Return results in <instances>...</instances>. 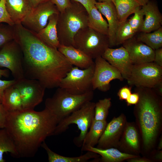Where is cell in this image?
<instances>
[{
  "mask_svg": "<svg viewBox=\"0 0 162 162\" xmlns=\"http://www.w3.org/2000/svg\"><path fill=\"white\" fill-rule=\"evenodd\" d=\"M111 105L110 98L100 100L95 103L94 119L98 121L106 120Z\"/></svg>",
  "mask_w": 162,
  "mask_h": 162,
  "instance_id": "obj_32",
  "label": "cell"
},
{
  "mask_svg": "<svg viewBox=\"0 0 162 162\" xmlns=\"http://www.w3.org/2000/svg\"><path fill=\"white\" fill-rule=\"evenodd\" d=\"M57 49L73 66L84 69L94 64L93 59L73 46L60 45Z\"/></svg>",
  "mask_w": 162,
  "mask_h": 162,
  "instance_id": "obj_20",
  "label": "cell"
},
{
  "mask_svg": "<svg viewBox=\"0 0 162 162\" xmlns=\"http://www.w3.org/2000/svg\"><path fill=\"white\" fill-rule=\"evenodd\" d=\"M2 76L0 75V100L1 101L4 90L8 87L14 84L16 81L14 79L9 80H2L1 79Z\"/></svg>",
  "mask_w": 162,
  "mask_h": 162,
  "instance_id": "obj_39",
  "label": "cell"
},
{
  "mask_svg": "<svg viewBox=\"0 0 162 162\" xmlns=\"http://www.w3.org/2000/svg\"><path fill=\"white\" fill-rule=\"evenodd\" d=\"M95 103L88 101L77 110L60 121L54 132V135L61 134L66 131L73 124L77 125L80 133L74 139V144L81 147L83 140L94 119Z\"/></svg>",
  "mask_w": 162,
  "mask_h": 162,
  "instance_id": "obj_6",
  "label": "cell"
},
{
  "mask_svg": "<svg viewBox=\"0 0 162 162\" xmlns=\"http://www.w3.org/2000/svg\"><path fill=\"white\" fill-rule=\"evenodd\" d=\"M82 4L86 9L88 12L91 8L95 5V0H72Z\"/></svg>",
  "mask_w": 162,
  "mask_h": 162,
  "instance_id": "obj_42",
  "label": "cell"
},
{
  "mask_svg": "<svg viewBox=\"0 0 162 162\" xmlns=\"http://www.w3.org/2000/svg\"><path fill=\"white\" fill-rule=\"evenodd\" d=\"M88 14L81 4L71 0L70 6L60 13L57 23L60 45L74 46V38L80 29L88 26Z\"/></svg>",
  "mask_w": 162,
  "mask_h": 162,
  "instance_id": "obj_4",
  "label": "cell"
},
{
  "mask_svg": "<svg viewBox=\"0 0 162 162\" xmlns=\"http://www.w3.org/2000/svg\"><path fill=\"white\" fill-rule=\"evenodd\" d=\"M131 94V88L127 86H124L119 90L117 93V95L120 100H126Z\"/></svg>",
  "mask_w": 162,
  "mask_h": 162,
  "instance_id": "obj_38",
  "label": "cell"
},
{
  "mask_svg": "<svg viewBox=\"0 0 162 162\" xmlns=\"http://www.w3.org/2000/svg\"><path fill=\"white\" fill-rule=\"evenodd\" d=\"M8 112L5 109L2 104H0V129L5 128Z\"/></svg>",
  "mask_w": 162,
  "mask_h": 162,
  "instance_id": "obj_37",
  "label": "cell"
},
{
  "mask_svg": "<svg viewBox=\"0 0 162 162\" xmlns=\"http://www.w3.org/2000/svg\"><path fill=\"white\" fill-rule=\"evenodd\" d=\"M97 0L98 1V2H107L112 1V0Z\"/></svg>",
  "mask_w": 162,
  "mask_h": 162,
  "instance_id": "obj_50",
  "label": "cell"
},
{
  "mask_svg": "<svg viewBox=\"0 0 162 162\" xmlns=\"http://www.w3.org/2000/svg\"><path fill=\"white\" fill-rule=\"evenodd\" d=\"M162 148V137L160 138L158 143L157 149L158 150H161Z\"/></svg>",
  "mask_w": 162,
  "mask_h": 162,
  "instance_id": "obj_49",
  "label": "cell"
},
{
  "mask_svg": "<svg viewBox=\"0 0 162 162\" xmlns=\"http://www.w3.org/2000/svg\"><path fill=\"white\" fill-rule=\"evenodd\" d=\"M94 69V63L84 69L73 66L61 80L58 87L74 95H81L93 91L92 80Z\"/></svg>",
  "mask_w": 162,
  "mask_h": 162,
  "instance_id": "obj_8",
  "label": "cell"
},
{
  "mask_svg": "<svg viewBox=\"0 0 162 162\" xmlns=\"http://www.w3.org/2000/svg\"><path fill=\"white\" fill-rule=\"evenodd\" d=\"M94 63L92 80L93 90L98 89L102 92L107 91L110 88V83L112 80H124L120 71L102 56L95 58Z\"/></svg>",
  "mask_w": 162,
  "mask_h": 162,
  "instance_id": "obj_12",
  "label": "cell"
},
{
  "mask_svg": "<svg viewBox=\"0 0 162 162\" xmlns=\"http://www.w3.org/2000/svg\"><path fill=\"white\" fill-rule=\"evenodd\" d=\"M137 40L155 50L162 46V28L161 27L152 33L141 32Z\"/></svg>",
  "mask_w": 162,
  "mask_h": 162,
  "instance_id": "obj_29",
  "label": "cell"
},
{
  "mask_svg": "<svg viewBox=\"0 0 162 162\" xmlns=\"http://www.w3.org/2000/svg\"><path fill=\"white\" fill-rule=\"evenodd\" d=\"M95 5L101 14L104 15L107 20L110 47L116 46V34L120 22L114 4L112 1L96 2Z\"/></svg>",
  "mask_w": 162,
  "mask_h": 162,
  "instance_id": "obj_17",
  "label": "cell"
},
{
  "mask_svg": "<svg viewBox=\"0 0 162 162\" xmlns=\"http://www.w3.org/2000/svg\"><path fill=\"white\" fill-rule=\"evenodd\" d=\"M118 146L129 154H134L139 152V135L137 128L133 124L127 122L119 141Z\"/></svg>",
  "mask_w": 162,
  "mask_h": 162,
  "instance_id": "obj_19",
  "label": "cell"
},
{
  "mask_svg": "<svg viewBox=\"0 0 162 162\" xmlns=\"http://www.w3.org/2000/svg\"><path fill=\"white\" fill-rule=\"evenodd\" d=\"M59 13L56 6L49 1L33 8L21 24L26 28L37 34L46 26L50 16Z\"/></svg>",
  "mask_w": 162,
  "mask_h": 162,
  "instance_id": "obj_13",
  "label": "cell"
},
{
  "mask_svg": "<svg viewBox=\"0 0 162 162\" xmlns=\"http://www.w3.org/2000/svg\"><path fill=\"white\" fill-rule=\"evenodd\" d=\"M59 14H54L50 16L46 26L36 34L38 37L44 42L57 48L60 45L57 30Z\"/></svg>",
  "mask_w": 162,
  "mask_h": 162,
  "instance_id": "obj_22",
  "label": "cell"
},
{
  "mask_svg": "<svg viewBox=\"0 0 162 162\" xmlns=\"http://www.w3.org/2000/svg\"><path fill=\"white\" fill-rule=\"evenodd\" d=\"M107 123L106 120H93L89 128V130L88 131L82 142L81 146L82 152L86 151L88 148L94 147L97 144Z\"/></svg>",
  "mask_w": 162,
  "mask_h": 162,
  "instance_id": "obj_24",
  "label": "cell"
},
{
  "mask_svg": "<svg viewBox=\"0 0 162 162\" xmlns=\"http://www.w3.org/2000/svg\"><path fill=\"white\" fill-rule=\"evenodd\" d=\"M14 26L0 23V50L6 44L14 39Z\"/></svg>",
  "mask_w": 162,
  "mask_h": 162,
  "instance_id": "obj_33",
  "label": "cell"
},
{
  "mask_svg": "<svg viewBox=\"0 0 162 162\" xmlns=\"http://www.w3.org/2000/svg\"><path fill=\"white\" fill-rule=\"evenodd\" d=\"M14 28V40L22 53L25 77L38 80L46 88L58 87L73 66L57 48L44 42L21 23Z\"/></svg>",
  "mask_w": 162,
  "mask_h": 162,
  "instance_id": "obj_1",
  "label": "cell"
},
{
  "mask_svg": "<svg viewBox=\"0 0 162 162\" xmlns=\"http://www.w3.org/2000/svg\"><path fill=\"white\" fill-rule=\"evenodd\" d=\"M88 151L100 156V161L102 162H121L138 156L122 152L114 147L102 149L90 147L87 149L86 151Z\"/></svg>",
  "mask_w": 162,
  "mask_h": 162,
  "instance_id": "obj_23",
  "label": "cell"
},
{
  "mask_svg": "<svg viewBox=\"0 0 162 162\" xmlns=\"http://www.w3.org/2000/svg\"><path fill=\"white\" fill-rule=\"evenodd\" d=\"M127 123L126 117L123 114L114 118L107 123L96 147L105 149L118 147Z\"/></svg>",
  "mask_w": 162,
  "mask_h": 162,
  "instance_id": "obj_14",
  "label": "cell"
},
{
  "mask_svg": "<svg viewBox=\"0 0 162 162\" xmlns=\"http://www.w3.org/2000/svg\"><path fill=\"white\" fill-rule=\"evenodd\" d=\"M7 11L14 25L21 23L33 7L29 0H5Z\"/></svg>",
  "mask_w": 162,
  "mask_h": 162,
  "instance_id": "obj_21",
  "label": "cell"
},
{
  "mask_svg": "<svg viewBox=\"0 0 162 162\" xmlns=\"http://www.w3.org/2000/svg\"><path fill=\"white\" fill-rule=\"evenodd\" d=\"M41 146L46 151L49 162H86L92 158H98L100 155L91 151H87L85 154L79 156L68 157L58 154L52 151L45 141Z\"/></svg>",
  "mask_w": 162,
  "mask_h": 162,
  "instance_id": "obj_26",
  "label": "cell"
},
{
  "mask_svg": "<svg viewBox=\"0 0 162 162\" xmlns=\"http://www.w3.org/2000/svg\"><path fill=\"white\" fill-rule=\"evenodd\" d=\"M0 23H5L11 26L14 25L6 10L5 0H0Z\"/></svg>",
  "mask_w": 162,
  "mask_h": 162,
  "instance_id": "obj_35",
  "label": "cell"
},
{
  "mask_svg": "<svg viewBox=\"0 0 162 162\" xmlns=\"http://www.w3.org/2000/svg\"><path fill=\"white\" fill-rule=\"evenodd\" d=\"M33 8L42 3L48 1L50 0H29Z\"/></svg>",
  "mask_w": 162,
  "mask_h": 162,
  "instance_id": "obj_46",
  "label": "cell"
},
{
  "mask_svg": "<svg viewBox=\"0 0 162 162\" xmlns=\"http://www.w3.org/2000/svg\"><path fill=\"white\" fill-rule=\"evenodd\" d=\"M136 33L130 26L128 20L119 23L116 36V45L122 44L132 38Z\"/></svg>",
  "mask_w": 162,
  "mask_h": 162,
  "instance_id": "obj_31",
  "label": "cell"
},
{
  "mask_svg": "<svg viewBox=\"0 0 162 162\" xmlns=\"http://www.w3.org/2000/svg\"><path fill=\"white\" fill-rule=\"evenodd\" d=\"M142 6L146 4L149 0H136Z\"/></svg>",
  "mask_w": 162,
  "mask_h": 162,
  "instance_id": "obj_48",
  "label": "cell"
},
{
  "mask_svg": "<svg viewBox=\"0 0 162 162\" xmlns=\"http://www.w3.org/2000/svg\"><path fill=\"white\" fill-rule=\"evenodd\" d=\"M114 4L120 23L125 21L141 6L136 0H112Z\"/></svg>",
  "mask_w": 162,
  "mask_h": 162,
  "instance_id": "obj_27",
  "label": "cell"
},
{
  "mask_svg": "<svg viewBox=\"0 0 162 162\" xmlns=\"http://www.w3.org/2000/svg\"><path fill=\"white\" fill-rule=\"evenodd\" d=\"M2 104L8 112L23 110L20 93L14 84L4 90L2 98Z\"/></svg>",
  "mask_w": 162,
  "mask_h": 162,
  "instance_id": "obj_25",
  "label": "cell"
},
{
  "mask_svg": "<svg viewBox=\"0 0 162 162\" xmlns=\"http://www.w3.org/2000/svg\"><path fill=\"white\" fill-rule=\"evenodd\" d=\"M139 100L134 114L146 152L154 147L162 128V103L160 96L152 88L136 87Z\"/></svg>",
  "mask_w": 162,
  "mask_h": 162,
  "instance_id": "obj_3",
  "label": "cell"
},
{
  "mask_svg": "<svg viewBox=\"0 0 162 162\" xmlns=\"http://www.w3.org/2000/svg\"><path fill=\"white\" fill-rule=\"evenodd\" d=\"M59 122L48 109L8 112L5 128L15 147L17 158L34 156L46 138L54 135Z\"/></svg>",
  "mask_w": 162,
  "mask_h": 162,
  "instance_id": "obj_2",
  "label": "cell"
},
{
  "mask_svg": "<svg viewBox=\"0 0 162 162\" xmlns=\"http://www.w3.org/2000/svg\"><path fill=\"white\" fill-rule=\"evenodd\" d=\"M93 97V91L81 95H74L58 87L53 95L46 99L45 108L53 114L59 122L86 103L91 101Z\"/></svg>",
  "mask_w": 162,
  "mask_h": 162,
  "instance_id": "obj_5",
  "label": "cell"
},
{
  "mask_svg": "<svg viewBox=\"0 0 162 162\" xmlns=\"http://www.w3.org/2000/svg\"><path fill=\"white\" fill-rule=\"evenodd\" d=\"M9 152L14 157L17 158V153L14 144L5 128L0 130V162H4V153Z\"/></svg>",
  "mask_w": 162,
  "mask_h": 162,
  "instance_id": "obj_30",
  "label": "cell"
},
{
  "mask_svg": "<svg viewBox=\"0 0 162 162\" xmlns=\"http://www.w3.org/2000/svg\"><path fill=\"white\" fill-rule=\"evenodd\" d=\"M14 85L20 93L23 109H34L42 101L46 88L38 80L25 77Z\"/></svg>",
  "mask_w": 162,
  "mask_h": 162,
  "instance_id": "obj_11",
  "label": "cell"
},
{
  "mask_svg": "<svg viewBox=\"0 0 162 162\" xmlns=\"http://www.w3.org/2000/svg\"><path fill=\"white\" fill-rule=\"evenodd\" d=\"M122 44L134 64L153 62L154 50L143 43L132 38Z\"/></svg>",
  "mask_w": 162,
  "mask_h": 162,
  "instance_id": "obj_16",
  "label": "cell"
},
{
  "mask_svg": "<svg viewBox=\"0 0 162 162\" xmlns=\"http://www.w3.org/2000/svg\"><path fill=\"white\" fill-rule=\"evenodd\" d=\"M55 5L60 12H63L71 4V0H50Z\"/></svg>",
  "mask_w": 162,
  "mask_h": 162,
  "instance_id": "obj_36",
  "label": "cell"
},
{
  "mask_svg": "<svg viewBox=\"0 0 162 162\" xmlns=\"http://www.w3.org/2000/svg\"><path fill=\"white\" fill-rule=\"evenodd\" d=\"M139 100V95L138 93L136 92L131 93L127 99L126 100L127 106L136 104Z\"/></svg>",
  "mask_w": 162,
  "mask_h": 162,
  "instance_id": "obj_40",
  "label": "cell"
},
{
  "mask_svg": "<svg viewBox=\"0 0 162 162\" xmlns=\"http://www.w3.org/2000/svg\"><path fill=\"white\" fill-rule=\"evenodd\" d=\"M2 68L10 70L16 80L25 77L22 52L14 39L7 43L0 50V68Z\"/></svg>",
  "mask_w": 162,
  "mask_h": 162,
  "instance_id": "obj_10",
  "label": "cell"
},
{
  "mask_svg": "<svg viewBox=\"0 0 162 162\" xmlns=\"http://www.w3.org/2000/svg\"><path fill=\"white\" fill-rule=\"evenodd\" d=\"M101 56L120 71L124 79H128L134 64L124 47L122 46L116 49L108 47Z\"/></svg>",
  "mask_w": 162,
  "mask_h": 162,
  "instance_id": "obj_15",
  "label": "cell"
},
{
  "mask_svg": "<svg viewBox=\"0 0 162 162\" xmlns=\"http://www.w3.org/2000/svg\"><path fill=\"white\" fill-rule=\"evenodd\" d=\"M141 7L145 18L140 32H150L161 27L162 16L156 2L149 0L146 4Z\"/></svg>",
  "mask_w": 162,
  "mask_h": 162,
  "instance_id": "obj_18",
  "label": "cell"
},
{
  "mask_svg": "<svg viewBox=\"0 0 162 162\" xmlns=\"http://www.w3.org/2000/svg\"><path fill=\"white\" fill-rule=\"evenodd\" d=\"M2 103V101L1 100H0V103Z\"/></svg>",
  "mask_w": 162,
  "mask_h": 162,
  "instance_id": "obj_51",
  "label": "cell"
},
{
  "mask_svg": "<svg viewBox=\"0 0 162 162\" xmlns=\"http://www.w3.org/2000/svg\"><path fill=\"white\" fill-rule=\"evenodd\" d=\"M153 62L157 64L162 67V48L154 50V56Z\"/></svg>",
  "mask_w": 162,
  "mask_h": 162,
  "instance_id": "obj_41",
  "label": "cell"
},
{
  "mask_svg": "<svg viewBox=\"0 0 162 162\" xmlns=\"http://www.w3.org/2000/svg\"><path fill=\"white\" fill-rule=\"evenodd\" d=\"M129 162H151L152 160L148 158L140 157L139 156L126 160Z\"/></svg>",
  "mask_w": 162,
  "mask_h": 162,
  "instance_id": "obj_43",
  "label": "cell"
},
{
  "mask_svg": "<svg viewBox=\"0 0 162 162\" xmlns=\"http://www.w3.org/2000/svg\"><path fill=\"white\" fill-rule=\"evenodd\" d=\"M153 159L154 160L158 161H162V151L158 150L154 154V156Z\"/></svg>",
  "mask_w": 162,
  "mask_h": 162,
  "instance_id": "obj_45",
  "label": "cell"
},
{
  "mask_svg": "<svg viewBox=\"0 0 162 162\" xmlns=\"http://www.w3.org/2000/svg\"><path fill=\"white\" fill-rule=\"evenodd\" d=\"M10 75L9 70L8 69H0V75L5 77H8Z\"/></svg>",
  "mask_w": 162,
  "mask_h": 162,
  "instance_id": "obj_47",
  "label": "cell"
},
{
  "mask_svg": "<svg viewBox=\"0 0 162 162\" xmlns=\"http://www.w3.org/2000/svg\"><path fill=\"white\" fill-rule=\"evenodd\" d=\"M74 46L95 59L101 56L110 47L108 37L87 26L80 29L75 35Z\"/></svg>",
  "mask_w": 162,
  "mask_h": 162,
  "instance_id": "obj_7",
  "label": "cell"
},
{
  "mask_svg": "<svg viewBox=\"0 0 162 162\" xmlns=\"http://www.w3.org/2000/svg\"><path fill=\"white\" fill-rule=\"evenodd\" d=\"M88 26L101 34L108 36V25L95 5L88 12Z\"/></svg>",
  "mask_w": 162,
  "mask_h": 162,
  "instance_id": "obj_28",
  "label": "cell"
},
{
  "mask_svg": "<svg viewBox=\"0 0 162 162\" xmlns=\"http://www.w3.org/2000/svg\"><path fill=\"white\" fill-rule=\"evenodd\" d=\"M152 89L158 94L160 96H162V82Z\"/></svg>",
  "mask_w": 162,
  "mask_h": 162,
  "instance_id": "obj_44",
  "label": "cell"
},
{
  "mask_svg": "<svg viewBox=\"0 0 162 162\" xmlns=\"http://www.w3.org/2000/svg\"><path fill=\"white\" fill-rule=\"evenodd\" d=\"M127 80L131 86L154 88L162 82V67L153 62L134 64Z\"/></svg>",
  "mask_w": 162,
  "mask_h": 162,
  "instance_id": "obj_9",
  "label": "cell"
},
{
  "mask_svg": "<svg viewBox=\"0 0 162 162\" xmlns=\"http://www.w3.org/2000/svg\"><path fill=\"white\" fill-rule=\"evenodd\" d=\"M141 7L138 8L133 16L128 20L130 26L136 33L140 32L144 22V14Z\"/></svg>",
  "mask_w": 162,
  "mask_h": 162,
  "instance_id": "obj_34",
  "label": "cell"
},
{
  "mask_svg": "<svg viewBox=\"0 0 162 162\" xmlns=\"http://www.w3.org/2000/svg\"></svg>",
  "mask_w": 162,
  "mask_h": 162,
  "instance_id": "obj_52",
  "label": "cell"
}]
</instances>
